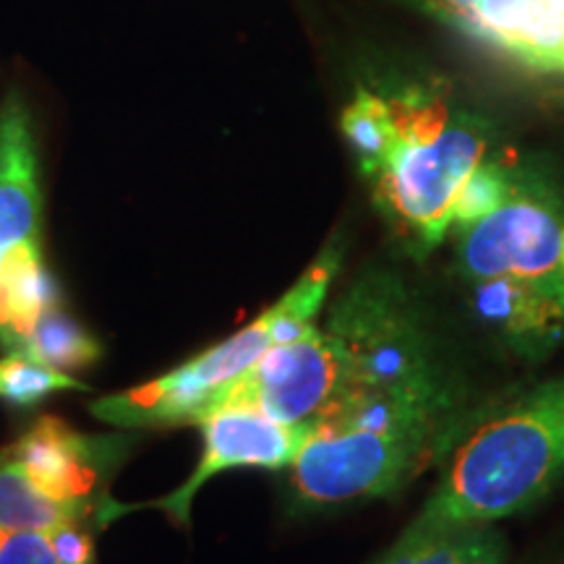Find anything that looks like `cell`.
<instances>
[{
	"mask_svg": "<svg viewBox=\"0 0 564 564\" xmlns=\"http://www.w3.org/2000/svg\"><path fill=\"white\" fill-rule=\"evenodd\" d=\"M447 387L432 364L350 400L312 426L291 468L301 507L384 497L426 463L449 423Z\"/></svg>",
	"mask_w": 564,
	"mask_h": 564,
	"instance_id": "6da1fadb",
	"label": "cell"
},
{
	"mask_svg": "<svg viewBox=\"0 0 564 564\" xmlns=\"http://www.w3.org/2000/svg\"><path fill=\"white\" fill-rule=\"evenodd\" d=\"M564 478V379L505 405L457 444L415 525H491Z\"/></svg>",
	"mask_w": 564,
	"mask_h": 564,
	"instance_id": "7a4b0ae2",
	"label": "cell"
},
{
	"mask_svg": "<svg viewBox=\"0 0 564 564\" xmlns=\"http://www.w3.org/2000/svg\"><path fill=\"white\" fill-rule=\"evenodd\" d=\"M340 262V249L335 243L327 246L291 291L241 333L199 352L192 361L167 371L165 377L97 400L89 405V413L118 429H162L194 423L196 413L212 394L249 371L274 345L293 340L316 322Z\"/></svg>",
	"mask_w": 564,
	"mask_h": 564,
	"instance_id": "3957f363",
	"label": "cell"
},
{
	"mask_svg": "<svg viewBox=\"0 0 564 564\" xmlns=\"http://www.w3.org/2000/svg\"><path fill=\"white\" fill-rule=\"evenodd\" d=\"M394 144L371 175L377 199L421 253L432 251L453 230L455 202L465 181L484 162L481 126L449 116L434 97L390 100Z\"/></svg>",
	"mask_w": 564,
	"mask_h": 564,
	"instance_id": "277c9868",
	"label": "cell"
},
{
	"mask_svg": "<svg viewBox=\"0 0 564 564\" xmlns=\"http://www.w3.org/2000/svg\"><path fill=\"white\" fill-rule=\"evenodd\" d=\"M361 394V366L356 350L333 324H308L293 340L267 350L249 371L217 390L202 415L228 408H246L272 415L282 423H316L348 405Z\"/></svg>",
	"mask_w": 564,
	"mask_h": 564,
	"instance_id": "5b68a950",
	"label": "cell"
},
{
	"mask_svg": "<svg viewBox=\"0 0 564 564\" xmlns=\"http://www.w3.org/2000/svg\"><path fill=\"white\" fill-rule=\"evenodd\" d=\"M564 207L549 188L518 173L512 194L481 220L455 228V267L465 285L512 280L564 295Z\"/></svg>",
	"mask_w": 564,
	"mask_h": 564,
	"instance_id": "8992f818",
	"label": "cell"
},
{
	"mask_svg": "<svg viewBox=\"0 0 564 564\" xmlns=\"http://www.w3.org/2000/svg\"><path fill=\"white\" fill-rule=\"evenodd\" d=\"M121 436H89L42 415L6 453L55 502L89 518L110 505L105 481L123 455Z\"/></svg>",
	"mask_w": 564,
	"mask_h": 564,
	"instance_id": "52a82bcc",
	"label": "cell"
},
{
	"mask_svg": "<svg viewBox=\"0 0 564 564\" xmlns=\"http://www.w3.org/2000/svg\"><path fill=\"white\" fill-rule=\"evenodd\" d=\"M196 426L204 434V453L194 474L173 494L147 505L171 514L175 523L192 525V502L209 478L232 468H285L301 453L312 426L282 423L272 415L246 408H228L202 415Z\"/></svg>",
	"mask_w": 564,
	"mask_h": 564,
	"instance_id": "ba28073f",
	"label": "cell"
},
{
	"mask_svg": "<svg viewBox=\"0 0 564 564\" xmlns=\"http://www.w3.org/2000/svg\"><path fill=\"white\" fill-rule=\"evenodd\" d=\"M453 21L525 66L564 74L562 0H476Z\"/></svg>",
	"mask_w": 564,
	"mask_h": 564,
	"instance_id": "9c48e42d",
	"label": "cell"
},
{
	"mask_svg": "<svg viewBox=\"0 0 564 564\" xmlns=\"http://www.w3.org/2000/svg\"><path fill=\"white\" fill-rule=\"evenodd\" d=\"M40 165L32 112L11 91L0 105V257L13 246L40 241Z\"/></svg>",
	"mask_w": 564,
	"mask_h": 564,
	"instance_id": "30bf717a",
	"label": "cell"
},
{
	"mask_svg": "<svg viewBox=\"0 0 564 564\" xmlns=\"http://www.w3.org/2000/svg\"><path fill=\"white\" fill-rule=\"evenodd\" d=\"M55 306H61V291L47 272L40 241L6 251L0 257V345L19 352L40 316Z\"/></svg>",
	"mask_w": 564,
	"mask_h": 564,
	"instance_id": "8fae6325",
	"label": "cell"
},
{
	"mask_svg": "<svg viewBox=\"0 0 564 564\" xmlns=\"http://www.w3.org/2000/svg\"><path fill=\"white\" fill-rule=\"evenodd\" d=\"M502 539L489 525H411L377 564H502Z\"/></svg>",
	"mask_w": 564,
	"mask_h": 564,
	"instance_id": "7c38bea8",
	"label": "cell"
},
{
	"mask_svg": "<svg viewBox=\"0 0 564 564\" xmlns=\"http://www.w3.org/2000/svg\"><path fill=\"white\" fill-rule=\"evenodd\" d=\"M19 352L55 371L74 373L100 361L102 345L74 316L55 306L40 316Z\"/></svg>",
	"mask_w": 564,
	"mask_h": 564,
	"instance_id": "4fadbf2b",
	"label": "cell"
},
{
	"mask_svg": "<svg viewBox=\"0 0 564 564\" xmlns=\"http://www.w3.org/2000/svg\"><path fill=\"white\" fill-rule=\"evenodd\" d=\"M74 520L84 518L70 507L42 494L6 449L0 453V528L51 533L53 528L74 523Z\"/></svg>",
	"mask_w": 564,
	"mask_h": 564,
	"instance_id": "5bb4252c",
	"label": "cell"
},
{
	"mask_svg": "<svg viewBox=\"0 0 564 564\" xmlns=\"http://www.w3.org/2000/svg\"><path fill=\"white\" fill-rule=\"evenodd\" d=\"M343 133L350 141L352 152L361 160L366 175L379 171L394 144V112L392 102L384 97L361 89L343 112Z\"/></svg>",
	"mask_w": 564,
	"mask_h": 564,
	"instance_id": "9a60e30c",
	"label": "cell"
},
{
	"mask_svg": "<svg viewBox=\"0 0 564 564\" xmlns=\"http://www.w3.org/2000/svg\"><path fill=\"white\" fill-rule=\"evenodd\" d=\"M76 390L84 392L87 384L74 379L70 373L55 371L51 366H42L21 352H9L0 361V400H9L13 405H34L53 392Z\"/></svg>",
	"mask_w": 564,
	"mask_h": 564,
	"instance_id": "2e32d148",
	"label": "cell"
},
{
	"mask_svg": "<svg viewBox=\"0 0 564 564\" xmlns=\"http://www.w3.org/2000/svg\"><path fill=\"white\" fill-rule=\"evenodd\" d=\"M514 178H518V173L502 165V162H481L470 173V178L465 181L460 196H457L453 228L481 220V217L497 209L512 194Z\"/></svg>",
	"mask_w": 564,
	"mask_h": 564,
	"instance_id": "e0dca14e",
	"label": "cell"
},
{
	"mask_svg": "<svg viewBox=\"0 0 564 564\" xmlns=\"http://www.w3.org/2000/svg\"><path fill=\"white\" fill-rule=\"evenodd\" d=\"M0 564H55L47 533L0 528Z\"/></svg>",
	"mask_w": 564,
	"mask_h": 564,
	"instance_id": "ac0fdd59",
	"label": "cell"
},
{
	"mask_svg": "<svg viewBox=\"0 0 564 564\" xmlns=\"http://www.w3.org/2000/svg\"><path fill=\"white\" fill-rule=\"evenodd\" d=\"M55 564H95V544L91 535L84 531L82 520L63 523L47 533Z\"/></svg>",
	"mask_w": 564,
	"mask_h": 564,
	"instance_id": "d6986e66",
	"label": "cell"
},
{
	"mask_svg": "<svg viewBox=\"0 0 564 564\" xmlns=\"http://www.w3.org/2000/svg\"><path fill=\"white\" fill-rule=\"evenodd\" d=\"M419 3L426 6V9H432L434 13H440V17L455 19L457 13L468 9V6H474L476 0H419Z\"/></svg>",
	"mask_w": 564,
	"mask_h": 564,
	"instance_id": "ffe728a7",
	"label": "cell"
},
{
	"mask_svg": "<svg viewBox=\"0 0 564 564\" xmlns=\"http://www.w3.org/2000/svg\"><path fill=\"white\" fill-rule=\"evenodd\" d=\"M562 270H564V232H562Z\"/></svg>",
	"mask_w": 564,
	"mask_h": 564,
	"instance_id": "44dd1931",
	"label": "cell"
}]
</instances>
